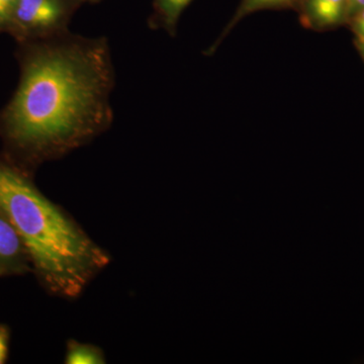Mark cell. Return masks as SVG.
Segmentation results:
<instances>
[{
    "label": "cell",
    "instance_id": "6da1fadb",
    "mask_svg": "<svg viewBox=\"0 0 364 364\" xmlns=\"http://www.w3.org/2000/svg\"><path fill=\"white\" fill-rule=\"evenodd\" d=\"M21 45L20 85L0 112V138L4 159L31 176L111 128L116 71L105 37L67 31Z\"/></svg>",
    "mask_w": 364,
    "mask_h": 364
},
{
    "label": "cell",
    "instance_id": "7a4b0ae2",
    "mask_svg": "<svg viewBox=\"0 0 364 364\" xmlns=\"http://www.w3.org/2000/svg\"><path fill=\"white\" fill-rule=\"evenodd\" d=\"M0 210L20 234L33 272L48 293L78 298L112 257L32 177L0 158Z\"/></svg>",
    "mask_w": 364,
    "mask_h": 364
},
{
    "label": "cell",
    "instance_id": "3957f363",
    "mask_svg": "<svg viewBox=\"0 0 364 364\" xmlns=\"http://www.w3.org/2000/svg\"><path fill=\"white\" fill-rule=\"evenodd\" d=\"M80 6L77 0H18L7 33L20 43L60 35Z\"/></svg>",
    "mask_w": 364,
    "mask_h": 364
},
{
    "label": "cell",
    "instance_id": "277c9868",
    "mask_svg": "<svg viewBox=\"0 0 364 364\" xmlns=\"http://www.w3.org/2000/svg\"><path fill=\"white\" fill-rule=\"evenodd\" d=\"M296 14L301 26L315 32L332 30L350 18L348 0H301Z\"/></svg>",
    "mask_w": 364,
    "mask_h": 364
},
{
    "label": "cell",
    "instance_id": "5b68a950",
    "mask_svg": "<svg viewBox=\"0 0 364 364\" xmlns=\"http://www.w3.org/2000/svg\"><path fill=\"white\" fill-rule=\"evenodd\" d=\"M28 272H33V267L25 244L16 228L0 210V279Z\"/></svg>",
    "mask_w": 364,
    "mask_h": 364
},
{
    "label": "cell",
    "instance_id": "8992f818",
    "mask_svg": "<svg viewBox=\"0 0 364 364\" xmlns=\"http://www.w3.org/2000/svg\"><path fill=\"white\" fill-rule=\"evenodd\" d=\"M301 1V0H241L231 20L223 28L217 40L207 50H205L203 54L208 57L213 56L232 31L250 14L262 11H286V9L296 13Z\"/></svg>",
    "mask_w": 364,
    "mask_h": 364
},
{
    "label": "cell",
    "instance_id": "52a82bcc",
    "mask_svg": "<svg viewBox=\"0 0 364 364\" xmlns=\"http://www.w3.org/2000/svg\"><path fill=\"white\" fill-rule=\"evenodd\" d=\"M193 0H152V13L149 26L152 30L164 31L170 37H176L181 14Z\"/></svg>",
    "mask_w": 364,
    "mask_h": 364
},
{
    "label": "cell",
    "instance_id": "ba28073f",
    "mask_svg": "<svg viewBox=\"0 0 364 364\" xmlns=\"http://www.w3.org/2000/svg\"><path fill=\"white\" fill-rule=\"evenodd\" d=\"M107 363L104 351L93 344L81 343L69 340L67 343L65 363L67 364H104Z\"/></svg>",
    "mask_w": 364,
    "mask_h": 364
},
{
    "label": "cell",
    "instance_id": "9c48e42d",
    "mask_svg": "<svg viewBox=\"0 0 364 364\" xmlns=\"http://www.w3.org/2000/svg\"><path fill=\"white\" fill-rule=\"evenodd\" d=\"M18 0H0V33L9 32Z\"/></svg>",
    "mask_w": 364,
    "mask_h": 364
},
{
    "label": "cell",
    "instance_id": "30bf717a",
    "mask_svg": "<svg viewBox=\"0 0 364 364\" xmlns=\"http://www.w3.org/2000/svg\"><path fill=\"white\" fill-rule=\"evenodd\" d=\"M9 336L11 332L9 326L0 324V364L6 363L9 356Z\"/></svg>",
    "mask_w": 364,
    "mask_h": 364
},
{
    "label": "cell",
    "instance_id": "8fae6325",
    "mask_svg": "<svg viewBox=\"0 0 364 364\" xmlns=\"http://www.w3.org/2000/svg\"><path fill=\"white\" fill-rule=\"evenodd\" d=\"M348 21L351 23L352 30L358 35V39H364V7L356 11Z\"/></svg>",
    "mask_w": 364,
    "mask_h": 364
},
{
    "label": "cell",
    "instance_id": "7c38bea8",
    "mask_svg": "<svg viewBox=\"0 0 364 364\" xmlns=\"http://www.w3.org/2000/svg\"><path fill=\"white\" fill-rule=\"evenodd\" d=\"M349 11H350V18L356 11L364 7V0H348Z\"/></svg>",
    "mask_w": 364,
    "mask_h": 364
},
{
    "label": "cell",
    "instance_id": "4fadbf2b",
    "mask_svg": "<svg viewBox=\"0 0 364 364\" xmlns=\"http://www.w3.org/2000/svg\"><path fill=\"white\" fill-rule=\"evenodd\" d=\"M77 1L80 2L81 4H97V2L100 1V0H77Z\"/></svg>",
    "mask_w": 364,
    "mask_h": 364
},
{
    "label": "cell",
    "instance_id": "5bb4252c",
    "mask_svg": "<svg viewBox=\"0 0 364 364\" xmlns=\"http://www.w3.org/2000/svg\"><path fill=\"white\" fill-rule=\"evenodd\" d=\"M359 46H360V50L364 57V39H359Z\"/></svg>",
    "mask_w": 364,
    "mask_h": 364
}]
</instances>
